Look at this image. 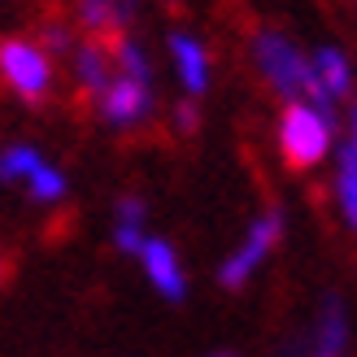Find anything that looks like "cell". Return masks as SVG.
Masks as SVG:
<instances>
[{"instance_id": "obj_1", "label": "cell", "mask_w": 357, "mask_h": 357, "mask_svg": "<svg viewBox=\"0 0 357 357\" xmlns=\"http://www.w3.org/2000/svg\"><path fill=\"white\" fill-rule=\"evenodd\" d=\"M253 66L257 75L271 83V92H279L288 105L314 100L318 105V79H314V52H305L292 35H283L275 26H266L253 35Z\"/></svg>"}, {"instance_id": "obj_2", "label": "cell", "mask_w": 357, "mask_h": 357, "mask_svg": "<svg viewBox=\"0 0 357 357\" xmlns=\"http://www.w3.org/2000/svg\"><path fill=\"white\" fill-rule=\"evenodd\" d=\"M279 157L288 162L292 170H314L327 162V153L335 144V122L327 105H314V100H296V105H283L279 114Z\"/></svg>"}, {"instance_id": "obj_3", "label": "cell", "mask_w": 357, "mask_h": 357, "mask_svg": "<svg viewBox=\"0 0 357 357\" xmlns=\"http://www.w3.org/2000/svg\"><path fill=\"white\" fill-rule=\"evenodd\" d=\"M0 79L13 96L22 100H44L52 92V79H57V70H52V52L40 44V40H26V35H9L5 44H0Z\"/></svg>"}, {"instance_id": "obj_4", "label": "cell", "mask_w": 357, "mask_h": 357, "mask_svg": "<svg viewBox=\"0 0 357 357\" xmlns=\"http://www.w3.org/2000/svg\"><path fill=\"white\" fill-rule=\"evenodd\" d=\"M279 240H283V213L266 209L261 218L244 231V240L227 253V261L218 266V283H222V288H244V283L257 275V266L271 257V248Z\"/></svg>"}, {"instance_id": "obj_5", "label": "cell", "mask_w": 357, "mask_h": 357, "mask_svg": "<svg viewBox=\"0 0 357 357\" xmlns=\"http://www.w3.org/2000/svg\"><path fill=\"white\" fill-rule=\"evenodd\" d=\"M96 109L109 127L131 131L139 122H149V114H153V83L131 79V75H114V83L96 96Z\"/></svg>"}, {"instance_id": "obj_6", "label": "cell", "mask_w": 357, "mask_h": 357, "mask_svg": "<svg viewBox=\"0 0 357 357\" xmlns=\"http://www.w3.org/2000/svg\"><path fill=\"white\" fill-rule=\"evenodd\" d=\"M166 52H170V70H174L178 87H183L188 96H205L209 92V79H213V61H209V48L201 44V35L170 31Z\"/></svg>"}, {"instance_id": "obj_7", "label": "cell", "mask_w": 357, "mask_h": 357, "mask_svg": "<svg viewBox=\"0 0 357 357\" xmlns=\"http://www.w3.org/2000/svg\"><path fill=\"white\" fill-rule=\"evenodd\" d=\"M331 192H335V209L349 231H357V105L349 114V135L344 144L335 149V178H331Z\"/></svg>"}, {"instance_id": "obj_8", "label": "cell", "mask_w": 357, "mask_h": 357, "mask_svg": "<svg viewBox=\"0 0 357 357\" xmlns=\"http://www.w3.org/2000/svg\"><path fill=\"white\" fill-rule=\"evenodd\" d=\"M139 266H144V279L153 283V292H162L166 301H183L188 296L183 266H178V253H174L166 240L149 236V244L139 248Z\"/></svg>"}, {"instance_id": "obj_9", "label": "cell", "mask_w": 357, "mask_h": 357, "mask_svg": "<svg viewBox=\"0 0 357 357\" xmlns=\"http://www.w3.org/2000/svg\"><path fill=\"white\" fill-rule=\"evenodd\" d=\"M314 79H318V105H327V109H331V100H344L353 92L357 70H353L344 48L323 44V48H314Z\"/></svg>"}, {"instance_id": "obj_10", "label": "cell", "mask_w": 357, "mask_h": 357, "mask_svg": "<svg viewBox=\"0 0 357 357\" xmlns=\"http://www.w3.org/2000/svg\"><path fill=\"white\" fill-rule=\"evenodd\" d=\"M114 75H118V66H114V52L105 48V44L87 40L83 48H75V79H79V87H87L92 96H100L105 87L114 83Z\"/></svg>"}, {"instance_id": "obj_11", "label": "cell", "mask_w": 357, "mask_h": 357, "mask_svg": "<svg viewBox=\"0 0 357 357\" xmlns=\"http://www.w3.org/2000/svg\"><path fill=\"white\" fill-rule=\"evenodd\" d=\"M344 344H349V323H344V305L340 301H327L323 305V318H318V331H314V344H310V357H344Z\"/></svg>"}, {"instance_id": "obj_12", "label": "cell", "mask_w": 357, "mask_h": 357, "mask_svg": "<svg viewBox=\"0 0 357 357\" xmlns=\"http://www.w3.org/2000/svg\"><path fill=\"white\" fill-rule=\"evenodd\" d=\"M114 244L122 253H135V257H139V248L149 244V236H144V201H139V196H122L118 201V209H114Z\"/></svg>"}, {"instance_id": "obj_13", "label": "cell", "mask_w": 357, "mask_h": 357, "mask_svg": "<svg viewBox=\"0 0 357 357\" xmlns=\"http://www.w3.org/2000/svg\"><path fill=\"white\" fill-rule=\"evenodd\" d=\"M135 5L139 0H79V17H83V26L87 31H114V26H122L127 17L135 13Z\"/></svg>"}, {"instance_id": "obj_14", "label": "cell", "mask_w": 357, "mask_h": 357, "mask_svg": "<svg viewBox=\"0 0 357 357\" xmlns=\"http://www.w3.org/2000/svg\"><path fill=\"white\" fill-rule=\"evenodd\" d=\"M40 166H44V157H40L35 144H9L5 153H0V178H5V183H13V178L26 183Z\"/></svg>"}, {"instance_id": "obj_15", "label": "cell", "mask_w": 357, "mask_h": 357, "mask_svg": "<svg viewBox=\"0 0 357 357\" xmlns=\"http://www.w3.org/2000/svg\"><path fill=\"white\" fill-rule=\"evenodd\" d=\"M114 66H118V75H131V79H153V61H149V48L139 44V40H118V48H114Z\"/></svg>"}, {"instance_id": "obj_16", "label": "cell", "mask_w": 357, "mask_h": 357, "mask_svg": "<svg viewBox=\"0 0 357 357\" xmlns=\"http://www.w3.org/2000/svg\"><path fill=\"white\" fill-rule=\"evenodd\" d=\"M26 192H31V201H40V205H57L61 196H66V174L57 166H40L31 178H26Z\"/></svg>"}, {"instance_id": "obj_17", "label": "cell", "mask_w": 357, "mask_h": 357, "mask_svg": "<svg viewBox=\"0 0 357 357\" xmlns=\"http://www.w3.org/2000/svg\"><path fill=\"white\" fill-rule=\"evenodd\" d=\"M40 44H44L48 52H66V48H70V31H66V26H57V22H52V26L44 31V40H40Z\"/></svg>"}, {"instance_id": "obj_18", "label": "cell", "mask_w": 357, "mask_h": 357, "mask_svg": "<svg viewBox=\"0 0 357 357\" xmlns=\"http://www.w3.org/2000/svg\"><path fill=\"white\" fill-rule=\"evenodd\" d=\"M170 122H174V131H196V122H201V118H196V105H188V100H183V105L174 109V118H170Z\"/></svg>"}, {"instance_id": "obj_19", "label": "cell", "mask_w": 357, "mask_h": 357, "mask_svg": "<svg viewBox=\"0 0 357 357\" xmlns=\"http://www.w3.org/2000/svg\"><path fill=\"white\" fill-rule=\"evenodd\" d=\"M209 357H236V353H209Z\"/></svg>"}]
</instances>
